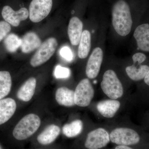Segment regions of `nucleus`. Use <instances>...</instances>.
Segmentation results:
<instances>
[{
	"instance_id": "nucleus-1",
	"label": "nucleus",
	"mask_w": 149,
	"mask_h": 149,
	"mask_svg": "<svg viewBox=\"0 0 149 149\" xmlns=\"http://www.w3.org/2000/svg\"><path fill=\"white\" fill-rule=\"evenodd\" d=\"M113 26L118 35H128L132 29L133 20L130 6L125 0H117L111 10Z\"/></svg>"
},
{
	"instance_id": "nucleus-2",
	"label": "nucleus",
	"mask_w": 149,
	"mask_h": 149,
	"mask_svg": "<svg viewBox=\"0 0 149 149\" xmlns=\"http://www.w3.org/2000/svg\"><path fill=\"white\" fill-rule=\"evenodd\" d=\"M40 117L31 113L25 116L16 124L13 131L14 138L18 141H24L32 136L40 128Z\"/></svg>"
},
{
	"instance_id": "nucleus-3",
	"label": "nucleus",
	"mask_w": 149,
	"mask_h": 149,
	"mask_svg": "<svg viewBox=\"0 0 149 149\" xmlns=\"http://www.w3.org/2000/svg\"><path fill=\"white\" fill-rule=\"evenodd\" d=\"M101 87L104 93L112 100H117L123 95L122 83L112 70H108L104 73Z\"/></svg>"
},
{
	"instance_id": "nucleus-4",
	"label": "nucleus",
	"mask_w": 149,
	"mask_h": 149,
	"mask_svg": "<svg viewBox=\"0 0 149 149\" xmlns=\"http://www.w3.org/2000/svg\"><path fill=\"white\" fill-rule=\"evenodd\" d=\"M58 45L56 39L54 37L48 38L43 42L31 59V66L37 67L47 62L54 54Z\"/></svg>"
},
{
	"instance_id": "nucleus-5",
	"label": "nucleus",
	"mask_w": 149,
	"mask_h": 149,
	"mask_svg": "<svg viewBox=\"0 0 149 149\" xmlns=\"http://www.w3.org/2000/svg\"><path fill=\"white\" fill-rule=\"evenodd\" d=\"M109 137L112 143L118 146H133L139 143L141 141L139 133L127 128H116L111 131Z\"/></svg>"
},
{
	"instance_id": "nucleus-6",
	"label": "nucleus",
	"mask_w": 149,
	"mask_h": 149,
	"mask_svg": "<svg viewBox=\"0 0 149 149\" xmlns=\"http://www.w3.org/2000/svg\"><path fill=\"white\" fill-rule=\"evenodd\" d=\"M53 3V0H32L28 9L29 19L35 23L42 21L50 13Z\"/></svg>"
},
{
	"instance_id": "nucleus-7",
	"label": "nucleus",
	"mask_w": 149,
	"mask_h": 149,
	"mask_svg": "<svg viewBox=\"0 0 149 149\" xmlns=\"http://www.w3.org/2000/svg\"><path fill=\"white\" fill-rule=\"evenodd\" d=\"M74 93L75 105L85 107L91 104L94 97L95 91L90 80L85 78L78 83Z\"/></svg>"
},
{
	"instance_id": "nucleus-8",
	"label": "nucleus",
	"mask_w": 149,
	"mask_h": 149,
	"mask_svg": "<svg viewBox=\"0 0 149 149\" xmlns=\"http://www.w3.org/2000/svg\"><path fill=\"white\" fill-rule=\"evenodd\" d=\"M110 141L109 135L106 130L97 128L88 133L85 146L88 149H100L106 146Z\"/></svg>"
},
{
	"instance_id": "nucleus-9",
	"label": "nucleus",
	"mask_w": 149,
	"mask_h": 149,
	"mask_svg": "<svg viewBox=\"0 0 149 149\" xmlns=\"http://www.w3.org/2000/svg\"><path fill=\"white\" fill-rule=\"evenodd\" d=\"M1 15L5 21L14 27H17L21 21L26 20L29 17V10L26 8L22 7L15 10L8 5L3 8Z\"/></svg>"
},
{
	"instance_id": "nucleus-10",
	"label": "nucleus",
	"mask_w": 149,
	"mask_h": 149,
	"mask_svg": "<svg viewBox=\"0 0 149 149\" xmlns=\"http://www.w3.org/2000/svg\"><path fill=\"white\" fill-rule=\"evenodd\" d=\"M103 59V52L101 49L96 47L93 50L89 57L85 72L90 79H94L98 75Z\"/></svg>"
},
{
	"instance_id": "nucleus-11",
	"label": "nucleus",
	"mask_w": 149,
	"mask_h": 149,
	"mask_svg": "<svg viewBox=\"0 0 149 149\" xmlns=\"http://www.w3.org/2000/svg\"><path fill=\"white\" fill-rule=\"evenodd\" d=\"M133 36L137 42L138 49L149 52V24H141L134 31Z\"/></svg>"
},
{
	"instance_id": "nucleus-12",
	"label": "nucleus",
	"mask_w": 149,
	"mask_h": 149,
	"mask_svg": "<svg viewBox=\"0 0 149 149\" xmlns=\"http://www.w3.org/2000/svg\"><path fill=\"white\" fill-rule=\"evenodd\" d=\"M83 23L77 17L70 19L68 24V34L71 45H78L83 33Z\"/></svg>"
},
{
	"instance_id": "nucleus-13",
	"label": "nucleus",
	"mask_w": 149,
	"mask_h": 149,
	"mask_svg": "<svg viewBox=\"0 0 149 149\" xmlns=\"http://www.w3.org/2000/svg\"><path fill=\"white\" fill-rule=\"evenodd\" d=\"M17 104L11 98L0 100V125L7 122L16 111Z\"/></svg>"
},
{
	"instance_id": "nucleus-14",
	"label": "nucleus",
	"mask_w": 149,
	"mask_h": 149,
	"mask_svg": "<svg viewBox=\"0 0 149 149\" xmlns=\"http://www.w3.org/2000/svg\"><path fill=\"white\" fill-rule=\"evenodd\" d=\"M21 39L20 47L22 52L24 54L30 53L37 49L42 44L40 37L34 32H27Z\"/></svg>"
},
{
	"instance_id": "nucleus-15",
	"label": "nucleus",
	"mask_w": 149,
	"mask_h": 149,
	"mask_svg": "<svg viewBox=\"0 0 149 149\" xmlns=\"http://www.w3.org/2000/svg\"><path fill=\"white\" fill-rule=\"evenodd\" d=\"M37 86V80L34 77L27 79L17 91V97L22 101L28 102L34 96Z\"/></svg>"
},
{
	"instance_id": "nucleus-16",
	"label": "nucleus",
	"mask_w": 149,
	"mask_h": 149,
	"mask_svg": "<svg viewBox=\"0 0 149 149\" xmlns=\"http://www.w3.org/2000/svg\"><path fill=\"white\" fill-rule=\"evenodd\" d=\"M120 102L116 100H105L99 102L97 105L99 112L104 117L111 118L120 108Z\"/></svg>"
},
{
	"instance_id": "nucleus-17",
	"label": "nucleus",
	"mask_w": 149,
	"mask_h": 149,
	"mask_svg": "<svg viewBox=\"0 0 149 149\" xmlns=\"http://www.w3.org/2000/svg\"><path fill=\"white\" fill-rule=\"evenodd\" d=\"M61 128L55 124L48 125L37 137V141L42 145H49L53 143L59 136Z\"/></svg>"
},
{
	"instance_id": "nucleus-18",
	"label": "nucleus",
	"mask_w": 149,
	"mask_h": 149,
	"mask_svg": "<svg viewBox=\"0 0 149 149\" xmlns=\"http://www.w3.org/2000/svg\"><path fill=\"white\" fill-rule=\"evenodd\" d=\"M74 91L66 87H60L56 91L55 99L56 101L60 105L65 107L74 106Z\"/></svg>"
},
{
	"instance_id": "nucleus-19",
	"label": "nucleus",
	"mask_w": 149,
	"mask_h": 149,
	"mask_svg": "<svg viewBox=\"0 0 149 149\" xmlns=\"http://www.w3.org/2000/svg\"><path fill=\"white\" fill-rule=\"evenodd\" d=\"M149 66L146 65H142L137 63H133L131 66L127 67L125 71L128 77L131 80L139 81L144 79L148 72Z\"/></svg>"
},
{
	"instance_id": "nucleus-20",
	"label": "nucleus",
	"mask_w": 149,
	"mask_h": 149,
	"mask_svg": "<svg viewBox=\"0 0 149 149\" xmlns=\"http://www.w3.org/2000/svg\"><path fill=\"white\" fill-rule=\"evenodd\" d=\"M91 47V36L88 30L83 32L78 47V56L80 58H86L89 54Z\"/></svg>"
},
{
	"instance_id": "nucleus-21",
	"label": "nucleus",
	"mask_w": 149,
	"mask_h": 149,
	"mask_svg": "<svg viewBox=\"0 0 149 149\" xmlns=\"http://www.w3.org/2000/svg\"><path fill=\"white\" fill-rule=\"evenodd\" d=\"M83 128V121L77 119L70 123L65 124L62 128V132L67 138H74L82 133Z\"/></svg>"
},
{
	"instance_id": "nucleus-22",
	"label": "nucleus",
	"mask_w": 149,
	"mask_h": 149,
	"mask_svg": "<svg viewBox=\"0 0 149 149\" xmlns=\"http://www.w3.org/2000/svg\"><path fill=\"white\" fill-rule=\"evenodd\" d=\"M12 85L11 76L7 71H0V100L10 93Z\"/></svg>"
},
{
	"instance_id": "nucleus-23",
	"label": "nucleus",
	"mask_w": 149,
	"mask_h": 149,
	"mask_svg": "<svg viewBox=\"0 0 149 149\" xmlns=\"http://www.w3.org/2000/svg\"><path fill=\"white\" fill-rule=\"evenodd\" d=\"M4 44L6 49L13 53L16 52L21 46V39L16 34L11 33L6 37Z\"/></svg>"
},
{
	"instance_id": "nucleus-24",
	"label": "nucleus",
	"mask_w": 149,
	"mask_h": 149,
	"mask_svg": "<svg viewBox=\"0 0 149 149\" xmlns=\"http://www.w3.org/2000/svg\"><path fill=\"white\" fill-rule=\"evenodd\" d=\"M70 74L71 72L69 68L60 65H58L56 67L54 72L55 77L57 79L68 78L70 76Z\"/></svg>"
},
{
	"instance_id": "nucleus-25",
	"label": "nucleus",
	"mask_w": 149,
	"mask_h": 149,
	"mask_svg": "<svg viewBox=\"0 0 149 149\" xmlns=\"http://www.w3.org/2000/svg\"><path fill=\"white\" fill-rule=\"evenodd\" d=\"M10 30V24L5 21H0V42L7 36Z\"/></svg>"
},
{
	"instance_id": "nucleus-26",
	"label": "nucleus",
	"mask_w": 149,
	"mask_h": 149,
	"mask_svg": "<svg viewBox=\"0 0 149 149\" xmlns=\"http://www.w3.org/2000/svg\"><path fill=\"white\" fill-rule=\"evenodd\" d=\"M60 54L63 58L68 61H71L73 59V56L72 51L69 47L64 46L61 49Z\"/></svg>"
},
{
	"instance_id": "nucleus-27",
	"label": "nucleus",
	"mask_w": 149,
	"mask_h": 149,
	"mask_svg": "<svg viewBox=\"0 0 149 149\" xmlns=\"http://www.w3.org/2000/svg\"><path fill=\"white\" fill-rule=\"evenodd\" d=\"M132 59L133 63H137L139 64H141L146 59V56L142 53H137L133 55Z\"/></svg>"
},
{
	"instance_id": "nucleus-28",
	"label": "nucleus",
	"mask_w": 149,
	"mask_h": 149,
	"mask_svg": "<svg viewBox=\"0 0 149 149\" xmlns=\"http://www.w3.org/2000/svg\"><path fill=\"white\" fill-rule=\"evenodd\" d=\"M114 149H134L129 146H118L116 147Z\"/></svg>"
},
{
	"instance_id": "nucleus-29",
	"label": "nucleus",
	"mask_w": 149,
	"mask_h": 149,
	"mask_svg": "<svg viewBox=\"0 0 149 149\" xmlns=\"http://www.w3.org/2000/svg\"><path fill=\"white\" fill-rule=\"evenodd\" d=\"M144 80L145 83L149 86V70L146 77L144 78Z\"/></svg>"
},
{
	"instance_id": "nucleus-30",
	"label": "nucleus",
	"mask_w": 149,
	"mask_h": 149,
	"mask_svg": "<svg viewBox=\"0 0 149 149\" xmlns=\"http://www.w3.org/2000/svg\"><path fill=\"white\" fill-rule=\"evenodd\" d=\"M94 83H95H95H97V81H96L95 80V81H94Z\"/></svg>"
}]
</instances>
